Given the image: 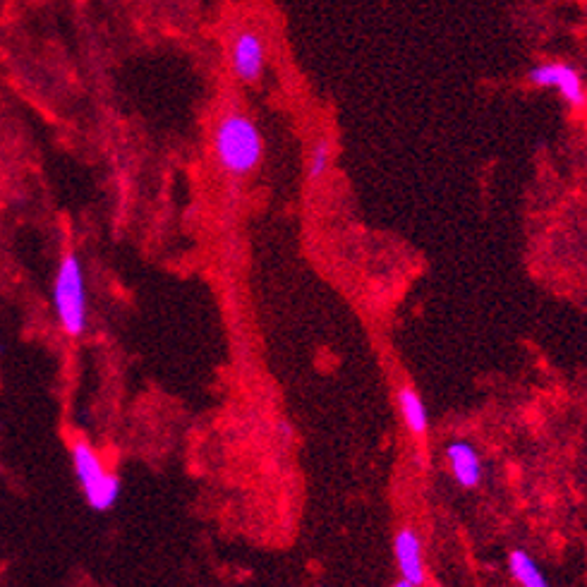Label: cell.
I'll list each match as a JSON object with an SVG mask.
<instances>
[{
	"mask_svg": "<svg viewBox=\"0 0 587 587\" xmlns=\"http://www.w3.org/2000/svg\"><path fill=\"white\" fill-rule=\"evenodd\" d=\"M508 573L523 587H547L549 580L537 566V561L525 549H511L508 552Z\"/></svg>",
	"mask_w": 587,
	"mask_h": 587,
	"instance_id": "cell-9",
	"label": "cell"
},
{
	"mask_svg": "<svg viewBox=\"0 0 587 587\" xmlns=\"http://www.w3.org/2000/svg\"><path fill=\"white\" fill-rule=\"evenodd\" d=\"M72 468H75V477L82 484L84 499L94 511H108V508L116 506V501L120 499V480L106 470L104 461L92 446L84 444V441L72 444Z\"/></svg>",
	"mask_w": 587,
	"mask_h": 587,
	"instance_id": "cell-3",
	"label": "cell"
},
{
	"mask_svg": "<svg viewBox=\"0 0 587 587\" xmlns=\"http://www.w3.org/2000/svg\"><path fill=\"white\" fill-rule=\"evenodd\" d=\"M53 305H56L58 322L65 334H84L87 329V286H84V271L77 254H65L58 266L56 283H53Z\"/></svg>",
	"mask_w": 587,
	"mask_h": 587,
	"instance_id": "cell-2",
	"label": "cell"
},
{
	"mask_svg": "<svg viewBox=\"0 0 587 587\" xmlns=\"http://www.w3.org/2000/svg\"><path fill=\"white\" fill-rule=\"evenodd\" d=\"M214 159L228 175L245 178L262 166L264 137L245 111H226L211 135Z\"/></svg>",
	"mask_w": 587,
	"mask_h": 587,
	"instance_id": "cell-1",
	"label": "cell"
},
{
	"mask_svg": "<svg viewBox=\"0 0 587 587\" xmlns=\"http://www.w3.org/2000/svg\"><path fill=\"white\" fill-rule=\"evenodd\" d=\"M393 556H396L398 573H401L396 585L420 587L427 583L425 556H422V537L415 528L403 525V528L393 535Z\"/></svg>",
	"mask_w": 587,
	"mask_h": 587,
	"instance_id": "cell-6",
	"label": "cell"
},
{
	"mask_svg": "<svg viewBox=\"0 0 587 587\" xmlns=\"http://www.w3.org/2000/svg\"><path fill=\"white\" fill-rule=\"evenodd\" d=\"M398 410H401L405 427H408V432L413 434V437H420V439L427 437L429 413H427L425 401H422L415 386L405 384L398 389Z\"/></svg>",
	"mask_w": 587,
	"mask_h": 587,
	"instance_id": "cell-8",
	"label": "cell"
},
{
	"mask_svg": "<svg viewBox=\"0 0 587 587\" xmlns=\"http://www.w3.org/2000/svg\"><path fill=\"white\" fill-rule=\"evenodd\" d=\"M331 166V142L329 139H317L307 156V183H319Z\"/></svg>",
	"mask_w": 587,
	"mask_h": 587,
	"instance_id": "cell-10",
	"label": "cell"
},
{
	"mask_svg": "<svg viewBox=\"0 0 587 587\" xmlns=\"http://www.w3.org/2000/svg\"><path fill=\"white\" fill-rule=\"evenodd\" d=\"M525 80L535 89H554L573 111L587 108V87L576 65L564 63V60H544V63L532 65Z\"/></svg>",
	"mask_w": 587,
	"mask_h": 587,
	"instance_id": "cell-4",
	"label": "cell"
},
{
	"mask_svg": "<svg viewBox=\"0 0 587 587\" xmlns=\"http://www.w3.org/2000/svg\"><path fill=\"white\" fill-rule=\"evenodd\" d=\"M446 465H449L451 477L456 480L458 487L463 489H477L482 484L484 465L480 453H477L475 444L465 439H453L444 449Z\"/></svg>",
	"mask_w": 587,
	"mask_h": 587,
	"instance_id": "cell-7",
	"label": "cell"
},
{
	"mask_svg": "<svg viewBox=\"0 0 587 587\" xmlns=\"http://www.w3.org/2000/svg\"><path fill=\"white\" fill-rule=\"evenodd\" d=\"M228 63H231L233 77L242 84H257L264 77L269 51L262 32L254 27H240L231 36L228 46Z\"/></svg>",
	"mask_w": 587,
	"mask_h": 587,
	"instance_id": "cell-5",
	"label": "cell"
}]
</instances>
